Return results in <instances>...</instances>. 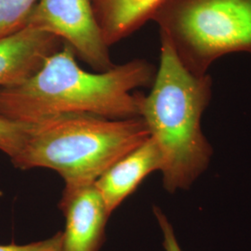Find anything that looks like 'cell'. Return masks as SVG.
Listing matches in <instances>:
<instances>
[{
  "label": "cell",
  "instance_id": "obj_5",
  "mask_svg": "<svg viewBox=\"0 0 251 251\" xmlns=\"http://www.w3.org/2000/svg\"><path fill=\"white\" fill-rule=\"evenodd\" d=\"M26 26L57 37L95 72L115 65L91 0H39Z\"/></svg>",
  "mask_w": 251,
  "mask_h": 251
},
{
  "label": "cell",
  "instance_id": "obj_4",
  "mask_svg": "<svg viewBox=\"0 0 251 251\" xmlns=\"http://www.w3.org/2000/svg\"><path fill=\"white\" fill-rule=\"evenodd\" d=\"M152 20L196 75L226 55L251 54V0H166Z\"/></svg>",
  "mask_w": 251,
  "mask_h": 251
},
{
  "label": "cell",
  "instance_id": "obj_9",
  "mask_svg": "<svg viewBox=\"0 0 251 251\" xmlns=\"http://www.w3.org/2000/svg\"><path fill=\"white\" fill-rule=\"evenodd\" d=\"M166 0H91L108 47L152 20Z\"/></svg>",
  "mask_w": 251,
  "mask_h": 251
},
{
  "label": "cell",
  "instance_id": "obj_12",
  "mask_svg": "<svg viewBox=\"0 0 251 251\" xmlns=\"http://www.w3.org/2000/svg\"><path fill=\"white\" fill-rule=\"evenodd\" d=\"M62 242V232L55 233L53 236L36 242L25 245H0V251H60Z\"/></svg>",
  "mask_w": 251,
  "mask_h": 251
},
{
  "label": "cell",
  "instance_id": "obj_6",
  "mask_svg": "<svg viewBox=\"0 0 251 251\" xmlns=\"http://www.w3.org/2000/svg\"><path fill=\"white\" fill-rule=\"evenodd\" d=\"M59 208L65 218L60 251H100L110 214L94 183L65 185Z\"/></svg>",
  "mask_w": 251,
  "mask_h": 251
},
{
  "label": "cell",
  "instance_id": "obj_10",
  "mask_svg": "<svg viewBox=\"0 0 251 251\" xmlns=\"http://www.w3.org/2000/svg\"><path fill=\"white\" fill-rule=\"evenodd\" d=\"M39 0H0V37L9 36L26 26Z\"/></svg>",
  "mask_w": 251,
  "mask_h": 251
},
{
  "label": "cell",
  "instance_id": "obj_2",
  "mask_svg": "<svg viewBox=\"0 0 251 251\" xmlns=\"http://www.w3.org/2000/svg\"><path fill=\"white\" fill-rule=\"evenodd\" d=\"M212 96V79L196 75L160 36L159 65L151 90L143 96L141 117L162 155L163 185L170 193L192 186L206 171L212 148L201 119Z\"/></svg>",
  "mask_w": 251,
  "mask_h": 251
},
{
  "label": "cell",
  "instance_id": "obj_7",
  "mask_svg": "<svg viewBox=\"0 0 251 251\" xmlns=\"http://www.w3.org/2000/svg\"><path fill=\"white\" fill-rule=\"evenodd\" d=\"M62 45L57 37L31 26L0 37V89L27 79Z\"/></svg>",
  "mask_w": 251,
  "mask_h": 251
},
{
  "label": "cell",
  "instance_id": "obj_8",
  "mask_svg": "<svg viewBox=\"0 0 251 251\" xmlns=\"http://www.w3.org/2000/svg\"><path fill=\"white\" fill-rule=\"evenodd\" d=\"M162 155L150 137L100 175L94 184L111 215L149 174L161 171Z\"/></svg>",
  "mask_w": 251,
  "mask_h": 251
},
{
  "label": "cell",
  "instance_id": "obj_13",
  "mask_svg": "<svg viewBox=\"0 0 251 251\" xmlns=\"http://www.w3.org/2000/svg\"><path fill=\"white\" fill-rule=\"evenodd\" d=\"M153 213L163 233V247L165 251H182L180 250L179 243L176 238L173 227L167 216L162 211L161 208H159L158 206H153Z\"/></svg>",
  "mask_w": 251,
  "mask_h": 251
},
{
  "label": "cell",
  "instance_id": "obj_11",
  "mask_svg": "<svg viewBox=\"0 0 251 251\" xmlns=\"http://www.w3.org/2000/svg\"><path fill=\"white\" fill-rule=\"evenodd\" d=\"M29 124L0 116V151L10 160L18 155L26 140Z\"/></svg>",
  "mask_w": 251,
  "mask_h": 251
},
{
  "label": "cell",
  "instance_id": "obj_3",
  "mask_svg": "<svg viewBox=\"0 0 251 251\" xmlns=\"http://www.w3.org/2000/svg\"><path fill=\"white\" fill-rule=\"evenodd\" d=\"M149 138V129L141 117L61 116L29 124L25 144L11 162L22 171H55L65 185H86L94 183Z\"/></svg>",
  "mask_w": 251,
  "mask_h": 251
},
{
  "label": "cell",
  "instance_id": "obj_1",
  "mask_svg": "<svg viewBox=\"0 0 251 251\" xmlns=\"http://www.w3.org/2000/svg\"><path fill=\"white\" fill-rule=\"evenodd\" d=\"M76 59L63 44L27 79L1 88L0 116L25 124L67 115L141 117L144 94L134 90L152 86L156 69L151 63L136 59L104 72H90Z\"/></svg>",
  "mask_w": 251,
  "mask_h": 251
}]
</instances>
